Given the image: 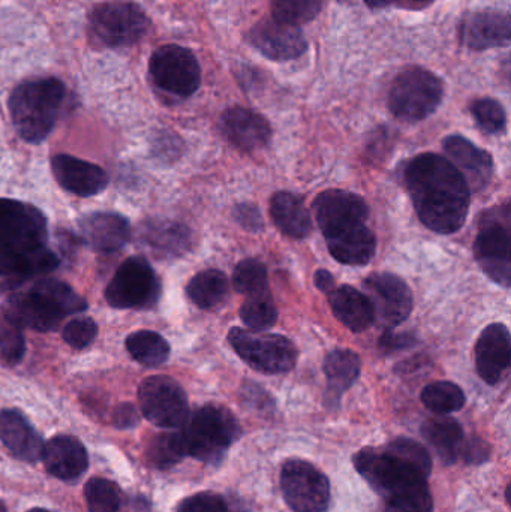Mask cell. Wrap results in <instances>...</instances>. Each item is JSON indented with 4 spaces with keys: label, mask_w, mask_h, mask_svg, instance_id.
<instances>
[{
    "label": "cell",
    "mask_w": 511,
    "mask_h": 512,
    "mask_svg": "<svg viewBox=\"0 0 511 512\" xmlns=\"http://www.w3.org/2000/svg\"><path fill=\"white\" fill-rule=\"evenodd\" d=\"M356 471L386 498L387 507L405 512H432L428 478L432 460L413 439L399 438L384 448H365L354 456Z\"/></svg>",
    "instance_id": "obj_1"
},
{
    "label": "cell",
    "mask_w": 511,
    "mask_h": 512,
    "mask_svg": "<svg viewBox=\"0 0 511 512\" xmlns=\"http://www.w3.org/2000/svg\"><path fill=\"white\" fill-rule=\"evenodd\" d=\"M405 188L422 224L438 234L458 233L470 212V188L455 165L422 153L405 165Z\"/></svg>",
    "instance_id": "obj_2"
},
{
    "label": "cell",
    "mask_w": 511,
    "mask_h": 512,
    "mask_svg": "<svg viewBox=\"0 0 511 512\" xmlns=\"http://www.w3.org/2000/svg\"><path fill=\"white\" fill-rule=\"evenodd\" d=\"M57 265L44 215L30 204L0 200V277L29 279Z\"/></svg>",
    "instance_id": "obj_3"
},
{
    "label": "cell",
    "mask_w": 511,
    "mask_h": 512,
    "mask_svg": "<svg viewBox=\"0 0 511 512\" xmlns=\"http://www.w3.org/2000/svg\"><path fill=\"white\" fill-rule=\"evenodd\" d=\"M65 93V84L57 78H39L15 87L9 98V111L15 131L26 143L39 144L50 135Z\"/></svg>",
    "instance_id": "obj_4"
},
{
    "label": "cell",
    "mask_w": 511,
    "mask_h": 512,
    "mask_svg": "<svg viewBox=\"0 0 511 512\" xmlns=\"http://www.w3.org/2000/svg\"><path fill=\"white\" fill-rule=\"evenodd\" d=\"M182 427L186 456L210 465L221 462L242 433L233 412L221 405L201 406Z\"/></svg>",
    "instance_id": "obj_5"
},
{
    "label": "cell",
    "mask_w": 511,
    "mask_h": 512,
    "mask_svg": "<svg viewBox=\"0 0 511 512\" xmlns=\"http://www.w3.org/2000/svg\"><path fill=\"white\" fill-rule=\"evenodd\" d=\"M444 86L429 69L413 66L404 69L392 83L389 110L404 122H422L435 113L443 102Z\"/></svg>",
    "instance_id": "obj_6"
},
{
    "label": "cell",
    "mask_w": 511,
    "mask_h": 512,
    "mask_svg": "<svg viewBox=\"0 0 511 512\" xmlns=\"http://www.w3.org/2000/svg\"><path fill=\"white\" fill-rule=\"evenodd\" d=\"M228 342L236 354L252 369L266 375H279L293 370L297 364V348L281 334H260L231 328Z\"/></svg>",
    "instance_id": "obj_7"
},
{
    "label": "cell",
    "mask_w": 511,
    "mask_h": 512,
    "mask_svg": "<svg viewBox=\"0 0 511 512\" xmlns=\"http://www.w3.org/2000/svg\"><path fill=\"white\" fill-rule=\"evenodd\" d=\"M150 21L140 6L131 2H105L93 8L90 27L107 47H131L146 36Z\"/></svg>",
    "instance_id": "obj_8"
},
{
    "label": "cell",
    "mask_w": 511,
    "mask_h": 512,
    "mask_svg": "<svg viewBox=\"0 0 511 512\" xmlns=\"http://www.w3.org/2000/svg\"><path fill=\"white\" fill-rule=\"evenodd\" d=\"M161 285L152 265L143 256L122 262L105 291V300L116 309L152 306L159 298Z\"/></svg>",
    "instance_id": "obj_9"
},
{
    "label": "cell",
    "mask_w": 511,
    "mask_h": 512,
    "mask_svg": "<svg viewBox=\"0 0 511 512\" xmlns=\"http://www.w3.org/2000/svg\"><path fill=\"white\" fill-rule=\"evenodd\" d=\"M281 489L293 512H326L329 508V478L306 460L290 459L284 463Z\"/></svg>",
    "instance_id": "obj_10"
},
{
    "label": "cell",
    "mask_w": 511,
    "mask_h": 512,
    "mask_svg": "<svg viewBox=\"0 0 511 512\" xmlns=\"http://www.w3.org/2000/svg\"><path fill=\"white\" fill-rule=\"evenodd\" d=\"M138 402L144 417L162 429H179L189 417L185 390L170 376L144 379L138 388Z\"/></svg>",
    "instance_id": "obj_11"
},
{
    "label": "cell",
    "mask_w": 511,
    "mask_h": 512,
    "mask_svg": "<svg viewBox=\"0 0 511 512\" xmlns=\"http://www.w3.org/2000/svg\"><path fill=\"white\" fill-rule=\"evenodd\" d=\"M150 75L159 89L171 95L188 98L201 84V68L197 57L180 45L159 47L150 57Z\"/></svg>",
    "instance_id": "obj_12"
},
{
    "label": "cell",
    "mask_w": 511,
    "mask_h": 512,
    "mask_svg": "<svg viewBox=\"0 0 511 512\" xmlns=\"http://www.w3.org/2000/svg\"><path fill=\"white\" fill-rule=\"evenodd\" d=\"M312 209L324 237L365 225L369 218L366 201L360 195L342 189L321 192L315 198Z\"/></svg>",
    "instance_id": "obj_13"
},
{
    "label": "cell",
    "mask_w": 511,
    "mask_h": 512,
    "mask_svg": "<svg viewBox=\"0 0 511 512\" xmlns=\"http://www.w3.org/2000/svg\"><path fill=\"white\" fill-rule=\"evenodd\" d=\"M474 255L486 276L498 285L510 286V228L509 218H491L482 222L474 242Z\"/></svg>",
    "instance_id": "obj_14"
},
{
    "label": "cell",
    "mask_w": 511,
    "mask_h": 512,
    "mask_svg": "<svg viewBox=\"0 0 511 512\" xmlns=\"http://www.w3.org/2000/svg\"><path fill=\"white\" fill-rule=\"evenodd\" d=\"M369 300L374 304L375 315L389 328L407 321L413 312L414 297L404 279L392 273H372L363 280Z\"/></svg>",
    "instance_id": "obj_15"
},
{
    "label": "cell",
    "mask_w": 511,
    "mask_h": 512,
    "mask_svg": "<svg viewBox=\"0 0 511 512\" xmlns=\"http://www.w3.org/2000/svg\"><path fill=\"white\" fill-rule=\"evenodd\" d=\"M248 41L270 60H293L305 54L308 41L299 26L266 18L255 24Z\"/></svg>",
    "instance_id": "obj_16"
},
{
    "label": "cell",
    "mask_w": 511,
    "mask_h": 512,
    "mask_svg": "<svg viewBox=\"0 0 511 512\" xmlns=\"http://www.w3.org/2000/svg\"><path fill=\"white\" fill-rule=\"evenodd\" d=\"M443 146L449 161L462 174L470 191H482L491 183L494 176L491 153L480 149L462 135H450L444 140Z\"/></svg>",
    "instance_id": "obj_17"
},
{
    "label": "cell",
    "mask_w": 511,
    "mask_h": 512,
    "mask_svg": "<svg viewBox=\"0 0 511 512\" xmlns=\"http://www.w3.org/2000/svg\"><path fill=\"white\" fill-rule=\"evenodd\" d=\"M461 44L471 50H488L510 44L511 20L509 12L476 11L461 23Z\"/></svg>",
    "instance_id": "obj_18"
},
{
    "label": "cell",
    "mask_w": 511,
    "mask_h": 512,
    "mask_svg": "<svg viewBox=\"0 0 511 512\" xmlns=\"http://www.w3.org/2000/svg\"><path fill=\"white\" fill-rule=\"evenodd\" d=\"M511 361L510 331L504 324H491L476 343V369L489 385H497L509 370Z\"/></svg>",
    "instance_id": "obj_19"
},
{
    "label": "cell",
    "mask_w": 511,
    "mask_h": 512,
    "mask_svg": "<svg viewBox=\"0 0 511 512\" xmlns=\"http://www.w3.org/2000/svg\"><path fill=\"white\" fill-rule=\"evenodd\" d=\"M224 137L243 152H255L269 144L272 128L266 117L243 107H231L221 117Z\"/></svg>",
    "instance_id": "obj_20"
},
{
    "label": "cell",
    "mask_w": 511,
    "mask_h": 512,
    "mask_svg": "<svg viewBox=\"0 0 511 512\" xmlns=\"http://www.w3.org/2000/svg\"><path fill=\"white\" fill-rule=\"evenodd\" d=\"M54 179L65 191L78 197H93L101 194L108 186V176L98 165L69 155L51 158Z\"/></svg>",
    "instance_id": "obj_21"
},
{
    "label": "cell",
    "mask_w": 511,
    "mask_h": 512,
    "mask_svg": "<svg viewBox=\"0 0 511 512\" xmlns=\"http://www.w3.org/2000/svg\"><path fill=\"white\" fill-rule=\"evenodd\" d=\"M78 228L83 242L102 254L120 251L131 239V225L117 213H90L80 219Z\"/></svg>",
    "instance_id": "obj_22"
},
{
    "label": "cell",
    "mask_w": 511,
    "mask_h": 512,
    "mask_svg": "<svg viewBox=\"0 0 511 512\" xmlns=\"http://www.w3.org/2000/svg\"><path fill=\"white\" fill-rule=\"evenodd\" d=\"M0 441L21 462L35 463L42 459L44 441L29 420L15 409L0 411Z\"/></svg>",
    "instance_id": "obj_23"
},
{
    "label": "cell",
    "mask_w": 511,
    "mask_h": 512,
    "mask_svg": "<svg viewBox=\"0 0 511 512\" xmlns=\"http://www.w3.org/2000/svg\"><path fill=\"white\" fill-rule=\"evenodd\" d=\"M42 460L57 480L75 481L89 468L86 448L74 436L57 435L44 444Z\"/></svg>",
    "instance_id": "obj_24"
},
{
    "label": "cell",
    "mask_w": 511,
    "mask_h": 512,
    "mask_svg": "<svg viewBox=\"0 0 511 512\" xmlns=\"http://www.w3.org/2000/svg\"><path fill=\"white\" fill-rule=\"evenodd\" d=\"M5 315L20 327L32 328L35 331H53L59 327L65 316L54 309L50 301L33 291L17 292L6 301Z\"/></svg>",
    "instance_id": "obj_25"
},
{
    "label": "cell",
    "mask_w": 511,
    "mask_h": 512,
    "mask_svg": "<svg viewBox=\"0 0 511 512\" xmlns=\"http://www.w3.org/2000/svg\"><path fill=\"white\" fill-rule=\"evenodd\" d=\"M333 315L354 333H362L372 327L375 309L368 295L350 285H342L330 292Z\"/></svg>",
    "instance_id": "obj_26"
},
{
    "label": "cell",
    "mask_w": 511,
    "mask_h": 512,
    "mask_svg": "<svg viewBox=\"0 0 511 512\" xmlns=\"http://www.w3.org/2000/svg\"><path fill=\"white\" fill-rule=\"evenodd\" d=\"M270 216L276 228L290 239L302 240L311 234L312 219L303 198L291 192H278L270 200Z\"/></svg>",
    "instance_id": "obj_27"
},
{
    "label": "cell",
    "mask_w": 511,
    "mask_h": 512,
    "mask_svg": "<svg viewBox=\"0 0 511 512\" xmlns=\"http://www.w3.org/2000/svg\"><path fill=\"white\" fill-rule=\"evenodd\" d=\"M326 242L333 258L345 265H368L377 254V237L366 224L326 237Z\"/></svg>",
    "instance_id": "obj_28"
},
{
    "label": "cell",
    "mask_w": 511,
    "mask_h": 512,
    "mask_svg": "<svg viewBox=\"0 0 511 512\" xmlns=\"http://www.w3.org/2000/svg\"><path fill=\"white\" fill-rule=\"evenodd\" d=\"M141 240L156 254L164 256H182L192 245L191 231L171 221L147 222L141 230Z\"/></svg>",
    "instance_id": "obj_29"
},
{
    "label": "cell",
    "mask_w": 511,
    "mask_h": 512,
    "mask_svg": "<svg viewBox=\"0 0 511 512\" xmlns=\"http://www.w3.org/2000/svg\"><path fill=\"white\" fill-rule=\"evenodd\" d=\"M323 369L327 378V394L338 402L342 394L359 379L362 360L351 349H336L327 355Z\"/></svg>",
    "instance_id": "obj_30"
},
{
    "label": "cell",
    "mask_w": 511,
    "mask_h": 512,
    "mask_svg": "<svg viewBox=\"0 0 511 512\" xmlns=\"http://www.w3.org/2000/svg\"><path fill=\"white\" fill-rule=\"evenodd\" d=\"M422 435L444 463L450 465L458 460L464 442V429L455 418L440 415L425 421Z\"/></svg>",
    "instance_id": "obj_31"
},
{
    "label": "cell",
    "mask_w": 511,
    "mask_h": 512,
    "mask_svg": "<svg viewBox=\"0 0 511 512\" xmlns=\"http://www.w3.org/2000/svg\"><path fill=\"white\" fill-rule=\"evenodd\" d=\"M189 300L200 309H212L224 301L228 294V279L216 268L200 271L186 286Z\"/></svg>",
    "instance_id": "obj_32"
},
{
    "label": "cell",
    "mask_w": 511,
    "mask_h": 512,
    "mask_svg": "<svg viewBox=\"0 0 511 512\" xmlns=\"http://www.w3.org/2000/svg\"><path fill=\"white\" fill-rule=\"evenodd\" d=\"M126 349L143 366H161L170 357V345L161 334L150 330L135 331L126 339Z\"/></svg>",
    "instance_id": "obj_33"
},
{
    "label": "cell",
    "mask_w": 511,
    "mask_h": 512,
    "mask_svg": "<svg viewBox=\"0 0 511 512\" xmlns=\"http://www.w3.org/2000/svg\"><path fill=\"white\" fill-rule=\"evenodd\" d=\"M33 291L41 294L45 300L53 304L57 312L63 316L75 315L87 309V301L78 295L71 286L56 279H42L33 283Z\"/></svg>",
    "instance_id": "obj_34"
},
{
    "label": "cell",
    "mask_w": 511,
    "mask_h": 512,
    "mask_svg": "<svg viewBox=\"0 0 511 512\" xmlns=\"http://www.w3.org/2000/svg\"><path fill=\"white\" fill-rule=\"evenodd\" d=\"M423 405L437 415H449L464 408L465 394L459 385L450 381H435L423 388Z\"/></svg>",
    "instance_id": "obj_35"
},
{
    "label": "cell",
    "mask_w": 511,
    "mask_h": 512,
    "mask_svg": "<svg viewBox=\"0 0 511 512\" xmlns=\"http://www.w3.org/2000/svg\"><path fill=\"white\" fill-rule=\"evenodd\" d=\"M186 456L185 444H183L182 433L164 432L152 439L146 450L147 462L153 468L170 469L182 462Z\"/></svg>",
    "instance_id": "obj_36"
},
{
    "label": "cell",
    "mask_w": 511,
    "mask_h": 512,
    "mask_svg": "<svg viewBox=\"0 0 511 512\" xmlns=\"http://www.w3.org/2000/svg\"><path fill=\"white\" fill-rule=\"evenodd\" d=\"M240 318L246 327L258 331V333L272 328L278 321V309L273 303L270 292L248 297V300L240 307Z\"/></svg>",
    "instance_id": "obj_37"
},
{
    "label": "cell",
    "mask_w": 511,
    "mask_h": 512,
    "mask_svg": "<svg viewBox=\"0 0 511 512\" xmlns=\"http://www.w3.org/2000/svg\"><path fill=\"white\" fill-rule=\"evenodd\" d=\"M233 285L239 294L248 295V297L269 292L266 265L258 259H243L234 268Z\"/></svg>",
    "instance_id": "obj_38"
},
{
    "label": "cell",
    "mask_w": 511,
    "mask_h": 512,
    "mask_svg": "<svg viewBox=\"0 0 511 512\" xmlns=\"http://www.w3.org/2000/svg\"><path fill=\"white\" fill-rule=\"evenodd\" d=\"M89 512H117L120 508V490L113 481L105 478H92L84 486Z\"/></svg>",
    "instance_id": "obj_39"
},
{
    "label": "cell",
    "mask_w": 511,
    "mask_h": 512,
    "mask_svg": "<svg viewBox=\"0 0 511 512\" xmlns=\"http://www.w3.org/2000/svg\"><path fill=\"white\" fill-rule=\"evenodd\" d=\"M323 0H272V18L281 23H309L320 14Z\"/></svg>",
    "instance_id": "obj_40"
},
{
    "label": "cell",
    "mask_w": 511,
    "mask_h": 512,
    "mask_svg": "<svg viewBox=\"0 0 511 512\" xmlns=\"http://www.w3.org/2000/svg\"><path fill=\"white\" fill-rule=\"evenodd\" d=\"M471 114L476 120L477 126L485 134L497 135L506 131L507 116L503 105L492 98L477 99L471 104Z\"/></svg>",
    "instance_id": "obj_41"
},
{
    "label": "cell",
    "mask_w": 511,
    "mask_h": 512,
    "mask_svg": "<svg viewBox=\"0 0 511 512\" xmlns=\"http://www.w3.org/2000/svg\"><path fill=\"white\" fill-rule=\"evenodd\" d=\"M26 351L23 331L5 313L0 315V355L8 364H18Z\"/></svg>",
    "instance_id": "obj_42"
},
{
    "label": "cell",
    "mask_w": 511,
    "mask_h": 512,
    "mask_svg": "<svg viewBox=\"0 0 511 512\" xmlns=\"http://www.w3.org/2000/svg\"><path fill=\"white\" fill-rule=\"evenodd\" d=\"M96 334L98 325L90 318L72 319L62 331L63 340L74 349L87 348L95 340Z\"/></svg>",
    "instance_id": "obj_43"
},
{
    "label": "cell",
    "mask_w": 511,
    "mask_h": 512,
    "mask_svg": "<svg viewBox=\"0 0 511 512\" xmlns=\"http://www.w3.org/2000/svg\"><path fill=\"white\" fill-rule=\"evenodd\" d=\"M177 512H228V508L222 496L203 492L185 499L177 508Z\"/></svg>",
    "instance_id": "obj_44"
},
{
    "label": "cell",
    "mask_w": 511,
    "mask_h": 512,
    "mask_svg": "<svg viewBox=\"0 0 511 512\" xmlns=\"http://www.w3.org/2000/svg\"><path fill=\"white\" fill-rule=\"evenodd\" d=\"M234 218L245 230L252 233H258L264 228L263 216L254 204L243 203L234 207Z\"/></svg>",
    "instance_id": "obj_45"
},
{
    "label": "cell",
    "mask_w": 511,
    "mask_h": 512,
    "mask_svg": "<svg viewBox=\"0 0 511 512\" xmlns=\"http://www.w3.org/2000/svg\"><path fill=\"white\" fill-rule=\"evenodd\" d=\"M416 337L411 334H396L393 331H386L381 336L380 345L381 351L383 352H395L402 351V349L413 348L416 345Z\"/></svg>",
    "instance_id": "obj_46"
},
{
    "label": "cell",
    "mask_w": 511,
    "mask_h": 512,
    "mask_svg": "<svg viewBox=\"0 0 511 512\" xmlns=\"http://www.w3.org/2000/svg\"><path fill=\"white\" fill-rule=\"evenodd\" d=\"M461 454L465 457L468 463H473V465H479V463L486 462V459L489 457V448L485 442L480 441V439H471L470 442H467L465 448H461Z\"/></svg>",
    "instance_id": "obj_47"
},
{
    "label": "cell",
    "mask_w": 511,
    "mask_h": 512,
    "mask_svg": "<svg viewBox=\"0 0 511 512\" xmlns=\"http://www.w3.org/2000/svg\"><path fill=\"white\" fill-rule=\"evenodd\" d=\"M113 421L114 426L119 427V429L134 427L135 424L138 423L137 411H135L131 403L120 405L119 408L116 409V412H114Z\"/></svg>",
    "instance_id": "obj_48"
},
{
    "label": "cell",
    "mask_w": 511,
    "mask_h": 512,
    "mask_svg": "<svg viewBox=\"0 0 511 512\" xmlns=\"http://www.w3.org/2000/svg\"><path fill=\"white\" fill-rule=\"evenodd\" d=\"M314 282L315 286L324 294H330L335 289V277H333L330 271L324 270V268L315 271Z\"/></svg>",
    "instance_id": "obj_49"
},
{
    "label": "cell",
    "mask_w": 511,
    "mask_h": 512,
    "mask_svg": "<svg viewBox=\"0 0 511 512\" xmlns=\"http://www.w3.org/2000/svg\"><path fill=\"white\" fill-rule=\"evenodd\" d=\"M366 5L369 8L377 9V8H386V6L392 5L395 0H365Z\"/></svg>",
    "instance_id": "obj_50"
},
{
    "label": "cell",
    "mask_w": 511,
    "mask_h": 512,
    "mask_svg": "<svg viewBox=\"0 0 511 512\" xmlns=\"http://www.w3.org/2000/svg\"><path fill=\"white\" fill-rule=\"evenodd\" d=\"M27 512H50L47 510H42V508H33V510L27 511Z\"/></svg>",
    "instance_id": "obj_51"
},
{
    "label": "cell",
    "mask_w": 511,
    "mask_h": 512,
    "mask_svg": "<svg viewBox=\"0 0 511 512\" xmlns=\"http://www.w3.org/2000/svg\"><path fill=\"white\" fill-rule=\"evenodd\" d=\"M386 512H405V511L396 510V508H389V507H387Z\"/></svg>",
    "instance_id": "obj_52"
},
{
    "label": "cell",
    "mask_w": 511,
    "mask_h": 512,
    "mask_svg": "<svg viewBox=\"0 0 511 512\" xmlns=\"http://www.w3.org/2000/svg\"><path fill=\"white\" fill-rule=\"evenodd\" d=\"M0 512H6L5 504L2 501H0Z\"/></svg>",
    "instance_id": "obj_53"
},
{
    "label": "cell",
    "mask_w": 511,
    "mask_h": 512,
    "mask_svg": "<svg viewBox=\"0 0 511 512\" xmlns=\"http://www.w3.org/2000/svg\"><path fill=\"white\" fill-rule=\"evenodd\" d=\"M411 2L426 3V2H429V0H411Z\"/></svg>",
    "instance_id": "obj_54"
}]
</instances>
